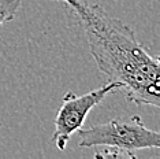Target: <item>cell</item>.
I'll return each instance as SVG.
<instances>
[{
	"label": "cell",
	"mask_w": 160,
	"mask_h": 159,
	"mask_svg": "<svg viewBox=\"0 0 160 159\" xmlns=\"http://www.w3.org/2000/svg\"><path fill=\"white\" fill-rule=\"evenodd\" d=\"M115 91H121V85L108 81L107 84H103L99 88L81 96L75 95L71 91L66 92L53 122L55 131L52 135V140L56 144L58 150H66L70 137L83 126L85 119L92 108L99 106L105 97L112 95Z\"/></svg>",
	"instance_id": "cell-3"
},
{
	"label": "cell",
	"mask_w": 160,
	"mask_h": 159,
	"mask_svg": "<svg viewBox=\"0 0 160 159\" xmlns=\"http://www.w3.org/2000/svg\"><path fill=\"white\" fill-rule=\"evenodd\" d=\"M23 0H0V26L15 18Z\"/></svg>",
	"instance_id": "cell-4"
},
{
	"label": "cell",
	"mask_w": 160,
	"mask_h": 159,
	"mask_svg": "<svg viewBox=\"0 0 160 159\" xmlns=\"http://www.w3.org/2000/svg\"><path fill=\"white\" fill-rule=\"evenodd\" d=\"M77 17L89 51L108 81L121 85L125 97L136 106L160 107V59L138 41L136 32L88 0H52Z\"/></svg>",
	"instance_id": "cell-1"
},
{
	"label": "cell",
	"mask_w": 160,
	"mask_h": 159,
	"mask_svg": "<svg viewBox=\"0 0 160 159\" xmlns=\"http://www.w3.org/2000/svg\"><path fill=\"white\" fill-rule=\"evenodd\" d=\"M79 148L107 147L123 152L127 158H136L134 151L160 148L158 131L148 129L140 115L129 119H111L105 124L93 125L78 131Z\"/></svg>",
	"instance_id": "cell-2"
}]
</instances>
